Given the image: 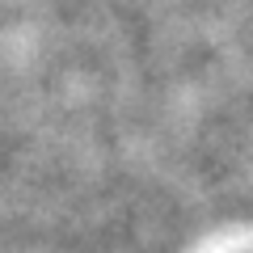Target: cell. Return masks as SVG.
Instances as JSON below:
<instances>
[]
</instances>
